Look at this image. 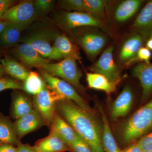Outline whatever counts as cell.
<instances>
[{
  "label": "cell",
  "instance_id": "obj_4",
  "mask_svg": "<svg viewBox=\"0 0 152 152\" xmlns=\"http://www.w3.org/2000/svg\"><path fill=\"white\" fill-rule=\"evenodd\" d=\"M38 69L47 86L51 90L59 94L65 99L73 101L84 110L94 114V112L89 104L77 92L72 85L62 79L51 75L42 68Z\"/></svg>",
  "mask_w": 152,
  "mask_h": 152
},
{
  "label": "cell",
  "instance_id": "obj_16",
  "mask_svg": "<svg viewBox=\"0 0 152 152\" xmlns=\"http://www.w3.org/2000/svg\"><path fill=\"white\" fill-rule=\"evenodd\" d=\"M134 33L140 34L148 40L152 32V0L147 3L132 26Z\"/></svg>",
  "mask_w": 152,
  "mask_h": 152
},
{
  "label": "cell",
  "instance_id": "obj_22",
  "mask_svg": "<svg viewBox=\"0 0 152 152\" xmlns=\"http://www.w3.org/2000/svg\"><path fill=\"white\" fill-rule=\"evenodd\" d=\"M6 74L14 80L24 83L29 75L27 69L17 60L7 56L1 60Z\"/></svg>",
  "mask_w": 152,
  "mask_h": 152
},
{
  "label": "cell",
  "instance_id": "obj_1",
  "mask_svg": "<svg viewBox=\"0 0 152 152\" xmlns=\"http://www.w3.org/2000/svg\"><path fill=\"white\" fill-rule=\"evenodd\" d=\"M56 111L72 127L92 152H104L102 124L95 114L84 110L70 100L64 99L56 104Z\"/></svg>",
  "mask_w": 152,
  "mask_h": 152
},
{
  "label": "cell",
  "instance_id": "obj_15",
  "mask_svg": "<svg viewBox=\"0 0 152 152\" xmlns=\"http://www.w3.org/2000/svg\"><path fill=\"white\" fill-rule=\"evenodd\" d=\"M133 99L134 96L132 89L129 86H126L112 106L111 118L113 121H116L119 118L127 115L132 105Z\"/></svg>",
  "mask_w": 152,
  "mask_h": 152
},
{
  "label": "cell",
  "instance_id": "obj_8",
  "mask_svg": "<svg viewBox=\"0 0 152 152\" xmlns=\"http://www.w3.org/2000/svg\"><path fill=\"white\" fill-rule=\"evenodd\" d=\"M59 34L54 30H42L22 39V42L30 44L42 56L50 60L53 53L55 40Z\"/></svg>",
  "mask_w": 152,
  "mask_h": 152
},
{
  "label": "cell",
  "instance_id": "obj_20",
  "mask_svg": "<svg viewBox=\"0 0 152 152\" xmlns=\"http://www.w3.org/2000/svg\"><path fill=\"white\" fill-rule=\"evenodd\" d=\"M141 0H125L116 7L113 13V19L118 23L127 21L137 13L141 5Z\"/></svg>",
  "mask_w": 152,
  "mask_h": 152
},
{
  "label": "cell",
  "instance_id": "obj_32",
  "mask_svg": "<svg viewBox=\"0 0 152 152\" xmlns=\"http://www.w3.org/2000/svg\"><path fill=\"white\" fill-rule=\"evenodd\" d=\"M72 152H92L91 150L80 136H78L75 141L71 146Z\"/></svg>",
  "mask_w": 152,
  "mask_h": 152
},
{
  "label": "cell",
  "instance_id": "obj_19",
  "mask_svg": "<svg viewBox=\"0 0 152 152\" xmlns=\"http://www.w3.org/2000/svg\"><path fill=\"white\" fill-rule=\"evenodd\" d=\"M50 130L55 131L63 141L70 148L75 141L78 134L56 111L50 127Z\"/></svg>",
  "mask_w": 152,
  "mask_h": 152
},
{
  "label": "cell",
  "instance_id": "obj_26",
  "mask_svg": "<svg viewBox=\"0 0 152 152\" xmlns=\"http://www.w3.org/2000/svg\"><path fill=\"white\" fill-rule=\"evenodd\" d=\"M86 80L89 88L104 91L107 94L114 92L116 89L117 83H111L101 74L88 73Z\"/></svg>",
  "mask_w": 152,
  "mask_h": 152
},
{
  "label": "cell",
  "instance_id": "obj_41",
  "mask_svg": "<svg viewBox=\"0 0 152 152\" xmlns=\"http://www.w3.org/2000/svg\"><path fill=\"white\" fill-rule=\"evenodd\" d=\"M6 75L4 69L3 67V65L0 60V78L4 77V76Z\"/></svg>",
  "mask_w": 152,
  "mask_h": 152
},
{
  "label": "cell",
  "instance_id": "obj_7",
  "mask_svg": "<svg viewBox=\"0 0 152 152\" xmlns=\"http://www.w3.org/2000/svg\"><path fill=\"white\" fill-rule=\"evenodd\" d=\"M98 29L91 27L76 36L78 43L91 60L96 57L107 43V37Z\"/></svg>",
  "mask_w": 152,
  "mask_h": 152
},
{
  "label": "cell",
  "instance_id": "obj_6",
  "mask_svg": "<svg viewBox=\"0 0 152 152\" xmlns=\"http://www.w3.org/2000/svg\"><path fill=\"white\" fill-rule=\"evenodd\" d=\"M65 99L55 92L46 85L43 89L33 99L34 108L40 114L45 126L50 128L56 111V104L58 101Z\"/></svg>",
  "mask_w": 152,
  "mask_h": 152
},
{
  "label": "cell",
  "instance_id": "obj_21",
  "mask_svg": "<svg viewBox=\"0 0 152 152\" xmlns=\"http://www.w3.org/2000/svg\"><path fill=\"white\" fill-rule=\"evenodd\" d=\"M34 109L33 101L26 94L17 92L13 95L12 100V117L17 120L31 113Z\"/></svg>",
  "mask_w": 152,
  "mask_h": 152
},
{
  "label": "cell",
  "instance_id": "obj_37",
  "mask_svg": "<svg viewBox=\"0 0 152 152\" xmlns=\"http://www.w3.org/2000/svg\"><path fill=\"white\" fill-rule=\"evenodd\" d=\"M0 152H17V147L8 144H3L0 146Z\"/></svg>",
  "mask_w": 152,
  "mask_h": 152
},
{
  "label": "cell",
  "instance_id": "obj_44",
  "mask_svg": "<svg viewBox=\"0 0 152 152\" xmlns=\"http://www.w3.org/2000/svg\"><path fill=\"white\" fill-rule=\"evenodd\" d=\"M1 48H0V52H1Z\"/></svg>",
  "mask_w": 152,
  "mask_h": 152
},
{
  "label": "cell",
  "instance_id": "obj_40",
  "mask_svg": "<svg viewBox=\"0 0 152 152\" xmlns=\"http://www.w3.org/2000/svg\"><path fill=\"white\" fill-rule=\"evenodd\" d=\"M146 48L149 49L150 50H152V32L149 38L148 39L146 42Z\"/></svg>",
  "mask_w": 152,
  "mask_h": 152
},
{
  "label": "cell",
  "instance_id": "obj_2",
  "mask_svg": "<svg viewBox=\"0 0 152 152\" xmlns=\"http://www.w3.org/2000/svg\"><path fill=\"white\" fill-rule=\"evenodd\" d=\"M152 130V99L135 112L122 125L119 135L122 142H134Z\"/></svg>",
  "mask_w": 152,
  "mask_h": 152
},
{
  "label": "cell",
  "instance_id": "obj_3",
  "mask_svg": "<svg viewBox=\"0 0 152 152\" xmlns=\"http://www.w3.org/2000/svg\"><path fill=\"white\" fill-rule=\"evenodd\" d=\"M77 59L74 57H68L59 62L50 63L41 68L54 77L61 78L80 92L84 93L86 89L80 82L82 73L77 66Z\"/></svg>",
  "mask_w": 152,
  "mask_h": 152
},
{
  "label": "cell",
  "instance_id": "obj_38",
  "mask_svg": "<svg viewBox=\"0 0 152 152\" xmlns=\"http://www.w3.org/2000/svg\"><path fill=\"white\" fill-rule=\"evenodd\" d=\"M121 152H143L140 146L137 142L131 144L127 148L121 151Z\"/></svg>",
  "mask_w": 152,
  "mask_h": 152
},
{
  "label": "cell",
  "instance_id": "obj_18",
  "mask_svg": "<svg viewBox=\"0 0 152 152\" xmlns=\"http://www.w3.org/2000/svg\"><path fill=\"white\" fill-rule=\"evenodd\" d=\"M70 56L79 59L80 56L77 48L65 34H60L55 40L51 60H58Z\"/></svg>",
  "mask_w": 152,
  "mask_h": 152
},
{
  "label": "cell",
  "instance_id": "obj_42",
  "mask_svg": "<svg viewBox=\"0 0 152 152\" xmlns=\"http://www.w3.org/2000/svg\"><path fill=\"white\" fill-rule=\"evenodd\" d=\"M143 152H152V151H144Z\"/></svg>",
  "mask_w": 152,
  "mask_h": 152
},
{
  "label": "cell",
  "instance_id": "obj_23",
  "mask_svg": "<svg viewBox=\"0 0 152 152\" xmlns=\"http://www.w3.org/2000/svg\"><path fill=\"white\" fill-rule=\"evenodd\" d=\"M99 111L102 118L103 126L102 145L104 152H121L111 130L107 118L102 107L99 106Z\"/></svg>",
  "mask_w": 152,
  "mask_h": 152
},
{
  "label": "cell",
  "instance_id": "obj_30",
  "mask_svg": "<svg viewBox=\"0 0 152 152\" xmlns=\"http://www.w3.org/2000/svg\"><path fill=\"white\" fill-rule=\"evenodd\" d=\"M58 1L61 7L67 12H84L83 0H62Z\"/></svg>",
  "mask_w": 152,
  "mask_h": 152
},
{
  "label": "cell",
  "instance_id": "obj_17",
  "mask_svg": "<svg viewBox=\"0 0 152 152\" xmlns=\"http://www.w3.org/2000/svg\"><path fill=\"white\" fill-rule=\"evenodd\" d=\"M34 146L37 152H72L70 147L53 130H50L47 137L36 142Z\"/></svg>",
  "mask_w": 152,
  "mask_h": 152
},
{
  "label": "cell",
  "instance_id": "obj_35",
  "mask_svg": "<svg viewBox=\"0 0 152 152\" xmlns=\"http://www.w3.org/2000/svg\"><path fill=\"white\" fill-rule=\"evenodd\" d=\"M15 1L13 0H0V19L9 9L14 6Z\"/></svg>",
  "mask_w": 152,
  "mask_h": 152
},
{
  "label": "cell",
  "instance_id": "obj_14",
  "mask_svg": "<svg viewBox=\"0 0 152 152\" xmlns=\"http://www.w3.org/2000/svg\"><path fill=\"white\" fill-rule=\"evenodd\" d=\"M132 75L141 85L142 100H146L152 93V63H139L133 68Z\"/></svg>",
  "mask_w": 152,
  "mask_h": 152
},
{
  "label": "cell",
  "instance_id": "obj_9",
  "mask_svg": "<svg viewBox=\"0 0 152 152\" xmlns=\"http://www.w3.org/2000/svg\"><path fill=\"white\" fill-rule=\"evenodd\" d=\"M114 50L113 46L106 49L91 70L94 73L105 76L111 83L118 84L121 80V69L114 62Z\"/></svg>",
  "mask_w": 152,
  "mask_h": 152
},
{
  "label": "cell",
  "instance_id": "obj_11",
  "mask_svg": "<svg viewBox=\"0 0 152 152\" xmlns=\"http://www.w3.org/2000/svg\"><path fill=\"white\" fill-rule=\"evenodd\" d=\"M12 53L26 68H41L50 63V60L42 56L32 46L26 43L14 48Z\"/></svg>",
  "mask_w": 152,
  "mask_h": 152
},
{
  "label": "cell",
  "instance_id": "obj_12",
  "mask_svg": "<svg viewBox=\"0 0 152 152\" xmlns=\"http://www.w3.org/2000/svg\"><path fill=\"white\" fill-rule=\"evenodd\" d=\"M13 124L15 132L19 140L29 133L45 126L40 114L34 108L31 113L16 120Z\"/></svg>",
  "mask_w": 152,
  "mask_h": 152
},
{
  "label": "cell",
  "instance_id": "obj_43",
  "mask_svg": "<svg viewBox=\"0 0 152 152\" xmlns=\"http://www.w3.org/2000/svg\"><path fill=\"white\" fill-rule=\"evenodd\" d=\"M3 144H4V143H3L1 142H0V146H1V145H2Z\"/></svg>",
  "mask_w": 152,
  "mask_h": 152
},
{
  "label": "cell",
  "instance_id": "obj_33",
  "mask_svg": "<svg viewBox=\"0 0 152 152\" xmlns=\"http://www.w3.org/2000/svg\"><path fill=\"white\" fill-rule=\"evenodd\" d=\"M137 143L143 152L152 151V131L142 137Z\"/></svg>",
  "mask_w": 152,
  "mask_h": 152
},
{
  "label": "cell",
  "instance_id": "obj_5",
  "mask_svg": "<svg viewBox=\"0 0 152 152\" xmlns=\"http://www.w3.org/2000/svg\"><path fill=\"white\" fill-rule=\"evenodd\" d=\"M57 24L66 31L82 27H90L106 31L104 22L94 18L89 14L83 12H63L57 15Z\"/></svg>",
  "mask_w": 152,
  "mask_h": 152
},
{
  "label": "cell",
  "instance_id": "obj_29",
  "mask_svg": "<svg viewBox=\"0 0 152 152\" xmlns=\"http://www.w3.org/2000/svg\"><path fill=\"white\" fill-rule=\"evenodd\" d=\"M55 1L52 0H36L34 2L36 15H43L53 8Z\"/></svg>",
  "mask_w": 152,
  "mask_h": 152
},
{
  "label": "cell",
  "instance_id": "obj_10",
  "mask_svg": "<svg viewBox=\"0 0 152 152\" xmlns=\"http://www.w3.org/2000/svg\"><path fill=\"white\" fill-rule=\"evenodd\" d=\"M36 15L34 2L26 0L9 9L1 19L12 23L30 25Z\"/></svg>",
  "mask_w": 152,
  "mask_h": 152
},
{
  "label": "cell",
  "instance_id": "obj_34",
  "mask_svg": "<svg viewBox=\"0 0 152 152\" xmlns=\"http://www.w3.org/2000/svg\"><path fill=\"white\" fill-rule=\"evenodd\" d=\"M152 55L151 52L149 49L146 47H142L138 52L135 58L133 60L132 62L135 61H138L149 63Z\"/></svg>",
  "mask_w": 152,
  "mask_h": 152
},
{
  "label": "cell",
  "instance_id": "obj_31",
  "mask_svg": "<svg viewBox=\"0 0 152 152\" xmlns=\"http://www.w3.org/2000/svg\"><path fill=\"white\" fill-rule=\"evenodd\" d=\"M9 89L23 90V83L10 78H0V92Z\"/></svg>",
  "mask_w": 152,
  "mask_h": 152
},
{
  "label": "cell",
  "instance_id": "obj_25",
  "mask_svg": "<svg viewBox=\"0 0 152 152\" xmlns=\"http://www.w3.org/2000/svg\"><path fill=\"white\" fill-rule=\"evenodd\" d=\"M0 142L14 146L21 142L15 132L13 124L8 117L1 113H0Z\"/></svg>",
  "mask_w": 152,
  "mask_h": 152
},
{
  "label": "cell",
  "instance_id": "obj_36",
  "mask_svg": "<svg viewBox=\"0 0 152 152\" xmlns=\"http://www.w3.org/2000/svg\"><path fill=\"white\" fill-rule=\"evenodd\" d=\"M17 152H37L34 146L20 142L17 146Z\"/></svg>",
  "mask_w": 152,
  "mask_h": 152
},
{
  "label": "cell",
  "instance_id": "obj_24",
  "mask_svg": "<svg viewBox=\"0 0 152 152\" xmlns=\"http://www.w3.org/2000/svg\"><path fill=\"white\" fill-rule=\"evenodd\" d=\"M29 26L10 23L0 36V43L5 48L15 45L20 40L22 32Z\"/></svg>",
  "mask_w": 152,
  "mask_h": 152
},
{
  "label": "cell",
  "instance_id": "obj_39",
  "mask_svg": "<svg viewBox=\"0 0 152 152\" xmlns=\"http://www.w3.org/2000/svg\"><path fill=\"white\" fill-rule=\"evenodd\" d=\"M10 23V22L3 20L1 19H0V36Z\"/></svg>",
  "mask_w": 152,
  "mask_h": 152
},
{
  "label": "cell",
  "instance_id": "obj_13",
  "mask_svg": "<svg viewBox=\"0 0 152 152\" xmlns=\"http://www.w3.org/2000/svg\"><path fill=\"white\" fill-rule=\"evenodd\" d=\"M144 38L138 33H134L123 43L119 54V61L121 64H131L135 58L138 52L142 47Z\"/></svg>",
  "mask_w": 152,
  "mask_h": 152
},
{
  "label": "cell",
  "instance_id": "obj_28",
  "mask_svg": "<svg viewBox=\"0 0 152 152\" xmlns=\"http://www.w3.org/2000/svg\"><path fill=\"white\" fill-rule=\"evenodd\" d=\"M107 2L103 0H83L84 10L94 18L103 21Z\"/></svg>",
  "mask_w": 152,
  "mask_h": 152
},
{
  "label": "cell",
  "instance_id": "obj_27",
  "mask_svg": "<svg viewBox=\"0 0 152 152\" xmlns=\"http://www.w3.org/2000/svg\"><path fill=\"white\" fill-rule=\"evenodd\" d=\"M46 85L42 77L36 72H31L23 83V90L28 94L36 96L43 89Z\"/></svg>",
  "mask_w": 152,
  "mask_h": 152
}]
</instances>
